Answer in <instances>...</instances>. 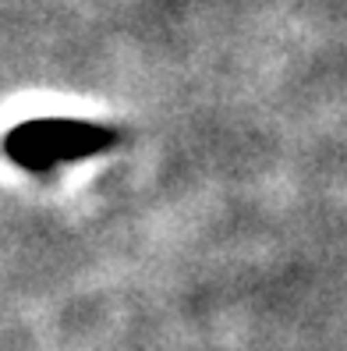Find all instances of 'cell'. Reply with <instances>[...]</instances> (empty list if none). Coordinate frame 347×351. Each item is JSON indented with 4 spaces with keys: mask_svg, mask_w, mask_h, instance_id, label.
<instances>
[{
    "mask_svg": "<svg viewBox=\"0 0 347 351\" xmlns=\"http://www.w3.org/2000/svg\"><path fill=\"white\" fill-rule=\"evenodd\" d=\"M117 128H103L92 121H75V117H39V121H22L18 128L8 132L4 153L18 167L43 174L57 163L71 160H89L114 146H120Z\"/></svg>",
    "mask_w": 347,
    "mask_h": 351,
    "instance_id": "6da1fadb",
    "label": "cell"
}]
</instances>
